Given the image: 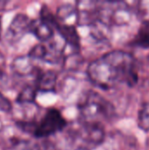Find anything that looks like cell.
Returning <instances> with one entry per match:
<instances>
[{"instance_id": "5", "label": "cell", "mask_w": 149, "mask_h": 150, "mask_svg": "<svg viewBox=\"0 0 149 150\" xmlns=\"http://www.w3.org/2000/svg\"><path fill=\"white\" fill-rule=\"evenodd\" d=\"M32 19H30L25 14H17L9 25L6 33L5 40L10 44L17 43L26 33H30V25Z\"/></svg>"}, {"instance_id": "17", "label": "cell", "mask_w": 149, "mask_h": 150, "mask_svg": "<svg viewBox=\"0 0 149 150\" xmlns=\"http://www.w3.org/2000/svg\"><path fill=\"white\" fill-rule=\"evenodd\" d=\"M1 33H2V22H1V17H0V38H1Z\"/></svg>"}, {"instance_id": "1", "label": "cell", "mask_w": 149, "mask_h": 150, "mask_svg": "<svg viewBox=\"0 0 149 150\" xmlns=\"http://www.w3.org/2000/svg\"><path fill=\"white\" fill-rule=\"evenodd\" d=\"M87 75L95 85L105 90L120 83L133 87L139 80L134 57L121 50L111 51L93 61L88 66Z\"/></svg>"}, {"instance_id": "14", "label": "cell", "mask_w": 149, "mask_h": 150, "mask_svg": "<svg viewBox=\"0 0 149 150\" xmlns=\"http://www.w3.org/2000/svg\"><path fill=\"white\" fill-rule=\"evenodd\" d=\"M73 13H76V8H74L70 4H63L58 8L56 18L59 21V23L63 24V22H65L66 19L68 17H70Z\"/></svg>"}, {"instance_id": "11", "label": "cell", "mask_w": 149, "mask_h": 150, "mask_svg": "<svg viewBox=\"0 0 149 150\" xmlns=\"http://www.w3.org/2000/svg\"><path fill=\"white\" fill-rule=\"evenodd\" d=\"M132 44L141 48H149V20L142 22Z\"/></svg>"}, {"instance_id": "15", "label": "cell", "mask_w": 149, "mask_h": 150, "mask_svg": "<svg viewBox=\"0 0 149 150\" xmlns=\"http://www.w3.org/2000/svg\"><path fill=\"white\" fill-rule=\"evenodd\" d=\"M12 110V105L11 101L2 94L0 91V111L4 112H10Z\"/></svg>"}, {"instance_id": "13", "label": "cell", "mask_w": 149, "mask_h": 150, "mask_svg": "<svg viewBox=\"0 0 149 150\" xmlns=\"http://www.w3.org/2000/svg\"><path fill=\"white\" fill-rule=\"evenodd\" d=\"M138 126L144 132H149V103H143L138 112Z\"/></svg>"}, {"instance_id": "9", "label": "cell", "mask_w": 149, "mask_h": 150, "mask_svg": "<svg viewBox=\"0 0 149 150\" xmlns=\"http://www.w3.org/2000/svg\"><path fill=\"white\" fill-rule=\"evenodd\" d=\"M56 30L64 40V42H66L68 45H69L71 47L75 48L76 50H79L80 39L76 29L73 25L58 23L56 26Z\"/></svg>"}, {"instance_id": "12", "label": "cell", "mask_w": 149, "mask_h": 150, "mask_svg": "<svg viewBox=\"0 0 149 150\" xmlns=\"http://www.w3.org/2000/svg\"><path fill=\"white\" fill-rule=\"evenodd\" d=\"M37 88L34 84L25 85L21 91L18 93L17 97V103L19 105H32L34 104L36 95H37Z\"/></svg>"}, {"instance_id": "3", "label": "cell", "mask_w": 149, "mask_h": 150, "mask_svg": "<svg viewBox=\"0 0 149 150\" xmlns=\"http://www.w3.org/2000/svg\"><path fill=\"white\" fill-rule=\"evenodd\" d=\"M68 134L70 140L77 144V149L90 150L101 145L105 141V132L101 124L78 120L73 125Z\"/></svg>"}, {"instance_id": "19", "label": "cell", "mask_w": 149, "mask_h": 150, "mask_svg": "<svg viewBox=\"0 0 149 150\" xmlns=\"http://www.w3.org/2000/svg\"><path fill=\"white\" fill-rule=\"evenodd\" d=\"M76 150H85V149H76Z\"/></svg>"}, {"instance_id": "16", "label": "cell", "mask_w": 149, "mask_h": 150, "mask_svg": "<svg viewBox=\"0 0 149 150\" xmlns=\"http://www.w3.org/2000/svg\"><path fill=\"white\" fill-rule=\"evenodd\" d=\"M146 150H149V138H148L146 142Z\"/></svg>"}, {"instance_id": "8", "label": "cell", "mask_w": 149, "mask_h": 150, "mask_svg": "<svg viewBox=\"0 0 149 150\" xmlns=\"http://www.w3.org/2000/svg\"><path fill=\"white\" fill-rule=\"evenodd\" d=\"M54 28L49 23L40 18L32 19L30 33H33L41 42L49 41L54 36Z\"/></svg>"}, {"instance_id": "10", "label": "cell", "mask_w": 149, "mask_h": 150, "mask_svg": "<svg viewBox=\"0 0 149 150\" xmlns=\"http://www.w3.org/2000/svg\"><path fill=\"white\" fill-rule=\"evenodd\" d=\"M11 150H54V147L47 142L40 143L27 140H16L11 144Z\"/></svg>"}, {"instance_id": "7", "label": "cell", "mask_w": 149, "mask_h": 150, "mask_svg": "<svg viewBox=\"0 0 149 150\" xmlns=\"http://www.w3.org/2000/svg\"><path fill=\"white\" fill-rule=\"evenodd\" d=\"M34 85L36 86L38 91L49 92L55 91L57 84V75L53 70L41 71L40 70L37 74Z\"/></svg>"}, {"instance_id": "6", "label": "cell", "mask_w": 149, "mask_h": 150, "mask_svg": "<svg viewBox=\"0 0 149 150\" xmlns=\"http://www.w3.org/2000/svg\"><path fill=\"white\" fill-rule=\"evenodd\" d=\"M12 72L20 77H25L27 76H33L34 79L40 69L33 64V59L27 55H20L16 57L11 65Z\"/></svg>"}, {"instance_id": "2", "label": "cell", "mask_w": 149, "mask_h": 150, "mask_svg": "<svg viewBox=\"0 0 149 150\" xmlns=\"http://www.w3.org/2000/svg\"><path fill=\"white\" fill-rule=\"evenodd\" d=\"M79 120L89 123L101 124L102 120H112L115 115L113 105L97 92L90 91L84 94L78 105Z\"/></svg>"}, {"instance_id": "18", "label": "cell", "mask_w": 149, "mask_h": 150, "mask_svg": "<svg viewBox=\"0 0 149 150\" xmlns=\"http://www.w3.org/2000/svg\"><path fill=\"white\" fill-rule=\"evenodd\" d=\"M2 129H3V124H2V121L0 120V132L2 131Z\"/></svg>"}, {"instance_id": "4", "label": "cell", "mask_w": 149, "mask_h": 150, "mask_svg": "<svg viewBox=\"0 0 149 150\" xmlns=\"http://www.w3.org/2000/svg\"><path fill=\"white\" fill-rule=\"evenodd\" d=\"M66 126L67 122L60 111L55 108H50L45 112L41 120L36 122L32 135L37 139H46L62 131Z\"/></svg>"}]
</instances>
